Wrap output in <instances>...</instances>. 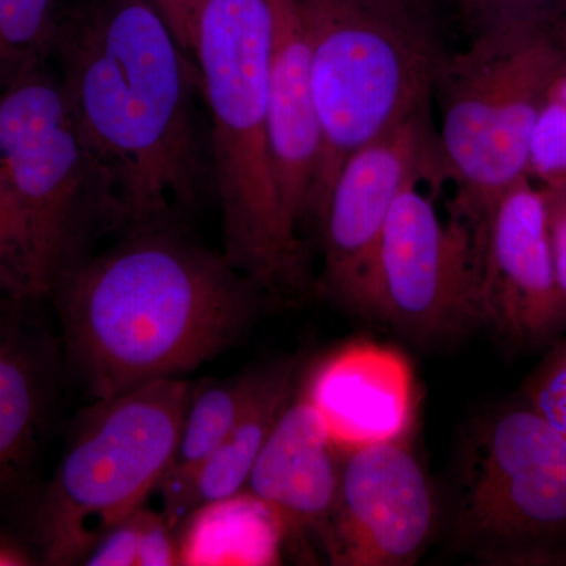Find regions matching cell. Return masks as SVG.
<instances>
[{"label": "cell", "mask_w": 566, "mask_h": 566, "mask_svg": "<svg viewBox=\"0 0 566 566\" xmlns=\"http://www.w3.org/2000/svg\"><path fill=\"white\" fill-rule=\"evenodd\" d=\"M0 175L24 243L33 300L123 227L114 186L82 139L51 62L0 91Z\"/></svg>", "instance_id": "obj_6"}, {"label": "cell", "mask_w": 566, "mask_h": 566, "mask_svg": "<svg viewBox=\"0 0 566 566\" xmlns=\"http://www.w3.org/2000/svg\"><path fill=\"white\" fill-rule=\"evenodd\" d=\"M476 237L480 327L517 348L551 344L566 331L545 193L527 178L502 193Z\"/></svg>", "instance_id": "obj_11"}, {"label": "cell", "mask_w": 566, "mask_h": 566, "mask_svg": "<svg viewBox=\"0 0 566 566\" xmlns=\"http://www.w3.org/2000/svg\"><path fill=\"white\" fill-rule=\"evenodd\" d=\"M415 181H446L431 115L401 123L342 164L315 222L323 248L316 289L364 316L387 218Z\"/></svg>", "instance_id": "obj_10"}, {"label": "cell", "mask_w": 566, "mask_h": 566, "mask_svg": "<svg viewBox=\"0 0 566 566\" xmlns=\"http://www.w3.org/2000/svg\"><path fill=\"white\" fill-rule=\"evenodd\" d=\"M263 374L264 370L252 371L230 381L193 387L172 460L158 486L164 501L163 515L170 526L174 527L175 512L189 483L243 416Z\"/></svg>", "instance_id": "obj_18"}, {"label": "cell", "mask_w": 566, "mask_h": 566, "mask_svg": "<svg viewBox=\"0 0 566 566\" xmlns=\"http://www.w3.org/2000/svg\"><path fill=\"white\" fill-rule=\"evenodd\" d=\"M193 387L185 378L159 379L96 400L82 416L33 513L44 564H80L99 535L158 490Z\"/></svg>", "instance_id": "obj_7"}, {"label": "cell", "mask_w": 566, "mask_h": 566, "mask_svg": "<svg viewBox=\"0 0 566 566\" xmlns=\"http://www.w3.org/2000/svg\"><path fill=\"white\" fill-rule=\"evenodd\" d=\"M526 403L566 438V337L536 368L526 387Z\"/></svg>", "instance_id": "obj_21"}, {"label": "cell", "mask_w": 566, "mask_h": 566, "mask_svg": "<svg viewBox=\"0 0 566 566\" xmlns=\"http://www.w3.org/2000/svg\"><path fill=\"white\" fill-rule=\"evenodd\" d=\"M340 449L408 438L416 422L411 365L387 346L353 342L316 364L301 386Z\"/></svg>", "instance_id": "obj_13"}, {"label": "cell", "mask_w": 566, "mask_h": 566, "mask_svg": "<svg viewBox=\"0 0 566 566\" xmlns=\"http://www.w3.org/2000/svg\"><path fill=\"white\" fill-rule=\"evenodd\" d=\"M144 506L118 521L88 551L82 564L91 566H133L137 565Z\"/></svg>", "instance_id": "obj_23"}, {"label": "cell", "mask_w": 566, "mask_h": 566, "mask_svg": "<svg viewBox=\"0 0 566 566\" xmlns=\"http://www.w3.org/2000/svg\"><path fill=\"white\" fill-rule=\"evenodd\" d=\"M545 193L547 229L558 283L566 294V181H551Z\"/></svg>", "instance_id": "obj_26"}, {"label": "cell", "mask_w": 566, "mask_h": 566, "mask_svg": "<svg viewBox=\"0 0 566 566\" xmlns=\"http://www.w3.org/2000/svg\"><path fill=\"white\" fill-rule=\"evenodd\" d=\"M344 449L301 386L268 436L243 493L277 521L282 536L322 542L340 485Z\"/></svg>", "instance_id": "obj_14"}, {"label": "cell", "mask_w": 566, "mask_h": 566, "mask_svg": "<svg viewBox=\"0 0 566 566\" xmlns=\"http://www.w3.org/2000/svg\"><path fill=\"white\" fill-rule=\"evenodd\" d=\"M566 77V18L528 17L472 32L436 74L439 153L453 210L476 229L527 178L536 126Z\"/></svg>", "instance_id": "obj_4"}, {"label": "cell", "mask_w": 566, "mask_h": 566, "mask_svg": "<svg viewBox=\"0 0 566 566\" xmlns=\"http://www.w3.org/2000/svg\"><path fill=\"white\" fill-rule=\"evenodd\" d=\"M566 80V77H565ZM562 81V84H560V87H564V91H565V95H566V81Z\"/></svg>", "instance_id": "obj_29"}, {"label": "cell", "mask_w": 566, "mask_h": 566, "mask_svg": "<svg viewBox=\"0 0 566 566\" xmlns=\"http://www.w3.org/2000/svg\"><path fill=\"white\" fill-rule=\"evenodd\" d=\"M532 164H538L551 181H566V114L547 106L536 126Z\"/></svg>", "instance_id": "obj_24"}, {"label": "cell", "mask_w": 566, "mask_h": 566, "mask_svg": "<svg viewBox=\"0 0 566 566\" xmlns=\"http://www.w3.org/2000/svg\"><path fill=\"white\" fill-rule=\"evenodd\" d=\"M161 11L164 20L170 25L182 50L193 59V35L197 20L205 6V0H151Z\"/></svg>", "instance_id": "obj_27"}, {"label": "cell", "mask_w": 566, "mask_h": 566, "mask_svg": "<svg viewBox=\"0 0 566 566\" xmlns=\"http://www.w3.org/2000/svg\"><path fill=\"white\" fill-rule=\"evenodd\" d=\"M471 32L528 17L566 18V0H457Z\"/></svg>", "instance_id": "obj_22"}, {"label": "cell", "mask_w": 566, "mask_h": 566, "mask_svg": "<svg viewBox=\"0 0 566 566\" xmlns=\"http://www.w3.org/2000/svg\"><path fill=\"white\" fill-rule=\"evenodd\" d=\"M32 560L20 547L0 539V566L31 565Z\"/></svg>", "instance_id": "obj_28"}, {"label": "cell", "mask_w": 566, "mask_h": 566, "mask_svg": "<svg viewBox=\"0 0 566 566\" xmlns=\"http://www.w3.org/2000/svg\"><path fill=\"white\" fill-rule=\"evenodd\" d=\"M35 301L29 283L24 243L0 175V304Z\"/></svg>", "instance_id": "obj_20"}, {"label": "cell", "mask_w": 566, "mask_h": 566, "mask_svg": "<svg viewBox=\"0 0 566 566\" xmlns=\"http://www.w3.org/2000/svg\"><path fill=\"white\" fill-rule=\"evenodd\" d=\"M31 303L0 304V497L31 464L54 385L51 345L24 312Z\"/></svg>", "instance_id": "obj_16"}, {"label": "cell", "mask_w": 566, "mask_h": 566, "mask_svg": "<svg viewBox=\"0 0 566 566\" xmlns=\"http://www.w3.org/2000/svg\"><path fill=\"white\" fill-rule=\"evenodd\" d=\"M273 3L268 125L283 214L300 234L311 223L323 134L312 91L307 41L293 0Z\"/></svg>", "instance_id": "obj_15"}, {"label": "cell", "mask_w": 566, "mask_h": 566, "mask_svg": "<svg viewBox=\"0 0 566 566\" xmlns=\"http://www.w3.org/2000/svg\"><path fill=\"white\" fill-rule=\"evenodd\" d=\"M424 2L431 3L433 2V0H424Z\"/></svg>", "instance_id": "obj_30"}, {"label": "cell", "mask_w": 566, "mask_h": 566, "mask_svg": "<svg viewBox=\"0 0 566 566\" xmlns=\"http://www.w3.org/2000/svg\"><path fill=\"white\" fill-rule=\"evenodd\" d=\"M175 528L163 513L144 509L137 565L169 566L178 564V547L175 543Z\"/></svg>", "instance_id": "obj_25"}, {"label": "cell", "mask_w": 566, "mask_h": 566, "mask_svg": "<svg viewBox=\"0 0 566 566\" xmlns=\"http://www.w3.org/2000/svg\"><path fill=\"white\" fill-rule=\"evenodd\" d=\"M66 359L96 400L182 378L244 337L264 293L180 227L126 230L50 294Z\"/></svg>", "instance_id": "obj_2"}, {"label": "cell", "mask_w": 566, "mask_h": 566, "mask_svg": "<svg viewBox=\"0 0 566 566\" xmlns=\"http://www.w3.org/2000/svg\"><path fill=\"white\" fill-rule=\"evenodd\" d=\"M50 62L125 230L199 210L212 191L200 73L151 0H55Z\"/></svg>", "instance_id": "obj_1"}, {"label": "cell", "mask_w": 566, "mask_h": 566, "mask_svg": "<svg viewBox=\"0 0 566 566\" xmlns=\"http://www.w3.org/2000/svg\"><path fill=\"white\" fill-rule=\"evenodd\" d=\"M406 186L382 230L365 314L408 340L442 345L479 329L476 237L457 216Z\"/></svg>", "instance_id": "obj_9"}, {"label": "cell", "mask_w": 566, "mask_h": 566, "mask_svg": "<svg viewBox=\"0 0 566 566\" xmlns=\"http://www.w3.org/2000/svg\"><path fill=\"white\" fill-rule=\"evenodd\" d=\"M455 534L497 564H543L566 538V438L532 406L483 417L460 461Z\"/></svg>", "instance_id": "obj_8"}, {"label": "cell", "mask_w": 566, "mask_h": 566, "mask_svg": "<svg viewBox=\"0 0 566 566\" xmlns=\"http://www.w3.org/2000/svg\"><path fill=\"white\" fill-rule=\"evenodd\" d=\"M311 62L323 150L311 223L345 159L411 118L431 115L447 54L424 0H293Z\"/></svg>", "instance_id": "obj_5"}, {"label": "cell", "mask_w": 566, "mask_h": 566, "mask_svg": "<svg viewBox=\"0 0 566 566\" xmlns=\"http://www.w3.org/2000/svg\"><path fill=\"white\" fill-rule=\"evenodd\" d=\"M408 438L344 450L337 501L319 546L331 565L406 566L434 527V499Z\"/></svg>", "instance_id": "obj_12"}, {"label": "cell", "mask_w": 566, "mask_h": 566, "mask_svg": "<svg viewBox=\"0 0 566 566\" xmlns=\"http://www.w3.org/2000/svg\"><path fill=\"white\" fill-rule=\"evenodd\" d=\"M55 0H0V91L50 61Z\"/></svg>", "instance_id": "obj_19"}, {"label": "cell", "mask_w": 566, "mask_h": 566, "mask_svg": "<svg viewBox=\"0 0 566 566\" xmlns=\"http://www.w3.org/2000/svg\"><path fill=\"white\" fill-rule=\"evenodd\" d=\"M271 40V0H205L192 54L210 109L208 148L222 253L264 296L294 301L315 282L275 185L268 125Z\"/></svg>", "instance_id": "obj_3"}, {"label": "cell", "mask_w": 566, "mask_h": 566, "mask_svg": "<svg viewBox=\"0 0 566 566\" xmlns=\"http://www.w3.org/2000/svg\"><path fill=\"white\" fill-rule=\"evenodd\" d=\"M296 364L266 368L259 389L222 446L200 468L182 495L174 516V527L200 510L233 501L245 483L268 436L297 390Z\"/></svg>", "instance_id": "obj_17"}]
</instances>
